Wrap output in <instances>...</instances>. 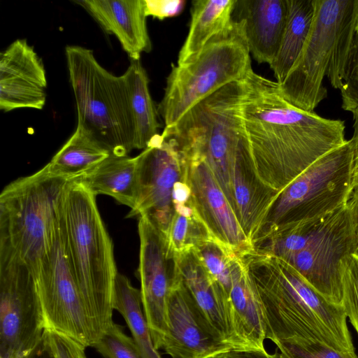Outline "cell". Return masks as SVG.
Instances as JSON below:
<instances>
[{"instance_id":"52a82bcc","label":"cell","mask_w":358,"mask_h":358,"mask_svg":"<svg viewBox=\"0 0 358 358\" xmlns=\"http://www.w3.org/2000/svg\"><path fill=\"white\" fill-rule=\"evenodd\" d=\"M242 20H233L187 62L172 65L158 111L165 124L175 126L194 106L227 85L243 80L252 70Z\"/></svg>"},{"instance_id":"5b68a950","label":"cell","mask_w":358,"mask_h":358,"mask_svg":"<svg viewBox=\"0 0 358 358\" xmlns=\"http://www.w3.org/2000/svg\"><path fill=\"white\" fill-rule=\"evenodd\" d=\"M71 180L46 164L8 184L0 195V241L7 244L34 278L52 246L62 200Z\"/></svg>"},{"instance_id":"f546056e","label":"cell","mask_w":358,"mask_h":358,"mask_svg":"<svg viewBox=\"0 0 358 358\" xmlns=\"http://www.w3.org/2000/svg\"><path fill=\"white\" fill-rule=\"evenodd\" d=\"M213 237L197 213L191 215L174 213L166 237L168 258L172 260L175 256L194 250Z\"/></svg>"},{"instance_id":"7a4b0ae2","label":"cell","mask_w":358,"mask_h":358,"mask_svg":"<svg viewBox=\"0 0 358 358\" xmlns=\"http://www.w3.org/2000/svg\"><path fill=\"white\" fill-rule=\"evenodd\" d=\"M239 257L260 299L266 339L299 338L355 352L342 306L328 301L281 258L253 250Z\"/></svg>"},{"instance_id":"74e56055","label":"cell","mask_w":358,"mask_h":358,"mask_svg":"<svg viewBox=\"0 0 358 358\" xmlns=\"http://www.w3.org/2000/svg\"><path fill=\"white\" fill-rule=\"evenodd\" d=\"M213 358H287L277 348L273 354H269L267 352L258 350H230L227 352L219 354Z\"/></svg>"},{"instance_id":"30bf717a","label":"cell","mask_w":358,"mask_h":358,"mask_svg":"<svg viewBox=\"0 0 358 358\" xmlns=\"http://www.w3.org/2000/svg\"><path fill=\"white\" fill-rule=\"evenodd\" d=\"M45 331L34 277L0 241V358H27L41 343Z\"/></svg>"},{"instance_id":"9a60e30c","label":"cell","mask_w":358,"mask_h":358,"mask_svg":"<svg viewBox=\"0 0 358 358\" xmlns=\"http://www.w3.org/2000/svg\"><path fill=\"white\" fill-rule=\"evenodd\" d=\"M196 211L211 235L237 255L252 250L232 207L206 162L181 150Z\"/></svg>"},{"instance_id":"7402d4cb","label":"cell","mask_w":358,"mask_h":358,"mask_svg":"<svg viewBox=\"0 0 358 358\" xmlns=\"http://www.w3.org/2000/svg\"><path fill=\"white\" fill-rule=\"evenodd\" d=\"M232 186L234 213L251 243L279 192L267 186L258 176L250 145L236 158Z\"/></svg>"},{"instance_id":"44dd1931","label":"cell","mask_w":358,"mask_h":358,"mask_svg":"<svg viewBox=\"0 0 358 358\" xmlns=\"http://www.w3.org/2000/svg\"><path fill=\"white\" fill-rule=\"evenodd\" d=\"M287 17V0H236L233 20H242L250 54L269 66L280 46Z\"/></svg>"},{"instance_id":"603a6c76","label":"cell","mask_w":358,"mask_h":358,"mask_svg":"<svg viewBox=\"0 0 358 358\" xmlns=\"http://www.w3.org/2000/svg\"><path fill=\"white\" fill-rule=\"evenodd\" d=\"M138 156L110 155L92 170L73 180L83 184L95 196L106 194L134 208L138 196Z\"/></svg>"},{"instance_id":"e0dca14e","label":"cell","mask_w":358,"mask_h":358,"mask_svg":"<svg viewBox=\"0 0 358 358\" xmlns=\"http://www.w3.org/2000/svg\"><path fill=\"white\" fill-rule=\"evenodd\" d=\"M47 78L42 59L26 39L13 41L0 55V109H43Z\"/></svg>"},{"instance_id":"484cf974","label":"cell","mask_w":358,"mask_h":358,"mask_svg":"<svg viewBox=\"0 0 358 358\" xmlns=\"http://www.w3.org/2000/svg\"><path fill=\"white\" fill-rule=\"evenodd\" d=\"M110 155L87 130L77 124L74 133L47 165L52 175L73 180Z\"/></svg>"},{"instance_id":"e575fe53","label":"cell","mask_w":358,"mask_h":358,"mask_svg":"<svg viewBox=\"0 0 358 358\" xmlns=\"http://www.w3.org/2000/svg\"><path fill=\"white\" fill-rule=\"evenodd\" d=\"M340 90L343 109L352 115L358 113V29L347 59Z\"/></svg>"},{"instance_id":"83f0119b","label":"cell","mask_w":358,"mask_h":358,"mask_svg":"<svg viewBox=\"0 0 358 358\" xmlns=\"http://www.w3.org/2000/svg\"><path fill=\"white\" fill-rule=\"evenodd\" d=\"M287 17L277 55L270 65L281 84L298 58L309 34L315 13V0H287Z\"/></svg>"},{"instance_id":"277c9868","label":"cell","mask_w":358,"mask_h":358,"mask_svg":"<svg viewBox=\"0 0 358 358\" xmlns=\"http://www.w3.org/2000/svg\"><path fill=\"white\" fill-rule=\"evenodd\" d=\"M358 29V0H315L311 28L303 47L284 81L283 96L309 112L327 96V77L342 87L347 59Z\"/></svg>"},{"instance_id":"8d00e7d4","label":"cell","mask_w":358,"mask_h":358,"mask_svg":"<svg viewBox=\"0 0 358 358\" xmlns=\"http://www.w3.org/2000/svg\"><path fill=\"white\" fill-rule=\"evenodd\" d=\"M147 16L159 20L178 15L183 10L184 0H145Z\"/></svg>"},{"instance_id":"3957f363","label":"cell","mask_w":358,"mask_h":358,"mask_svg":"<svg viewBox=\"0 0 358 358\" xmlns=\"http://www.w3.org/2000/svg\"><path fill=\"white\" fill-rule=\"evenodd\" d=\"M95 198L83 184L71 180L62 200L59 227L70 268L99 339L114 323L118 272Z\"/></svg>"},{"instance_id":"d6a6232c","label":"cell","mask_w":358,"mask_h":358,"mask_svg":"<svg viewBox=\"0 0 358 358\" xmlns=\"http://www.w3.org/2000/svg\"><path fill=\"white\" fill-rule=\"evenodd\" d=\"M92 348L103 358H143L132 337L125 334L122 326L115 322Z\"/></svg>"},{"instance_id":"f35d334b","label":"cell","mask_w":358,"mask_h":358,"mask_svg":"<svg viewBox=\"0 0 358 358\" xmlns=\"http://www.w3.org/2000/svg\"><path fill=\"white\" fill-rule=\"evenodd\" d=\"M352 222L358 245V179L353 182V187L348 201Z\"/></svg>"},{"instance_id":"836d02e7","label":"cell","mask_w":358,"mask_h":358,"mask_svg":"<svg viewBox=\"0 0 358 358\" xmlns=\"http://www.w3.org/2000/svg\"><path fill=\"white\" fill-rule=\"evenodd\" d=\"M342 306L346 316L358 334V252L343 262Z\"/></svg>"},{"instance_id":"ab89813d","label":"cell","mask_w":358,"mask_h":358,"mask_svg":"<svg viewBox=\"0 0 358 358\" xmlns=\"http://www.w3.org/2000/svg\"><path fill=\"white\" fill-rule=\"evenodd\" d=\"M353 115V134L350 139L353 149V182L358 179V113Z\"/></svg>"},{"instance_id":"4316f807","label":"cell","mask_w":358,"mask_h":358,"mask_svg":"<svg viewBox=\"0 0 358 358\" xmlns=\"http://www.w3.org/2000/svg\"><path fill=\"white\" fill-rule=\"evenodd\" d=\"M339 209L257 236L251 242L252 250L281 259L303 250L323 234Z\"/></svg>"},{"instance_id":"ac0fdd59","label":"cell","mask_w":358,"mask_h":358,"mask_svg":"<svg viewBox=\"0 0 358 358\" xmlns=\"http://www.w3.org/2000/svg\"><path fill=\"white\" fill-rule=\"evenodd\" d=\"M180 278L215 336L232 349L231 309L229 299L209 275L194 250L172 259Z\"/></svg>"},{"instance_id":"d590c367","label":"cell","mask_w":358,"mask_h":358,"mask_svg":"<svg viewBox=\"0 0 358 358\" xmlns=\"http://www.w3.org/2000/svg\"><path fill=\"white\" fill-rule=\"evenodd\" d=\"M44 337L55 358H87L86 348L65 335L46 329Z\"/></svg>"},{"instance_id":"d4e9b609","label":"cell","mask_w":358,"mask_h":358,"mask_svg":"<svg viewBox=\"0 0 358 358\" xmlns=\"http://www.w3.org/2000/svg\"><path fill=\"white\" fill-rule=\"evenodd\" d=\"M236 0H194L187 36L178 57L182 64L196 54L214 36L229 27Z\"/></svg>"},{"instance_id":"60d3db41","label":"cell","mask_w":358,"mask_h":358,"mask_svg":"<svg viewBox=\"0 0 358 358\" xmlns=\"http://www.w3.org/2000/svg\"><path fill=\"white\" fill-rule=\"evenodd\" d=\"M27 358H55V357L43 336L41 343Z\"/></svg>"},{"instance_id":"f1b7e54d","label":"cell","mask_w":358,"mask_h":358,"mask_svg":"<svg viewBox=\"0 0 358 358\" xmlns=\"http://www.w3.org/2000/svg\"><path fill=\"white\" fill-rule=\"evenodd\" d=\"M114 310L124 319L143 358H162L155 348L145 318L140 289L124 275L117 273L115 282Z\"/></svg>"},{"instance_id":"ffe728a7","label":"cell","mask_w":358,"mask_h":358,"mask_svg":"<svg viewBox=\"0 0 358 358\" xmlns=\"http://www.w3.org/2000/svg\"><path fill=\"white\" fill-rule=\"evenodd\" d=\"M230 266L233 349L266 352L264 344L266 339L265 321L255 285L241 257L235 253Z\"/></svg>"},{"instance_id":"ba28073f","label":"cell","mask_w":358,"mask_h":358,"mask_svg":"<svg viewBox=\"0 0 358 358\" xmlns=\"http://www.w3.org/2000/svg\"><path fill=\"white\" fill-rule=\"evenodd\" d=\"M66 57L76 99L78 123L112 155L134 149L126 83L103 68L92 50L68 45Z\"/></svg>"},{"instance_id":"7c38bea8","label":"cell","mask_w":358,"mask_h":358,"mask_svg":"<svg viewBox=\"0 0 358 358\" xmlns=\"http://www.w3.org/2000/svg\"><path fill=\"white\" fill-rule=\"evenodd\" d=\"M138 196L128 217H145L165 236L174 215V185L185 178V164L172 137L156 136L138 155Z\"/></svg>"},{"instance_id":"1f68e13d","label":"cell","mask_w":358,"mask_h":358,"mask_svg":"<svg viewBox=\"0 0 358 358\" xmlns=\"http://www.w3.org/2000/svg\"><path fill=\"white\" fill-rule=\"evenodd\" d=\"M287 358H358L355 352H341L317 341L290 338L274 343Z\"/></svg>"},{"instance_id":"4fadbf2b","label":"cell","mask_w":358,"mask_h":358,"mask_svg":"<svg viewBox=\"0 0 358 358\" xmlns=\"http://www.w3.org/2000/svg\"><path fill=\"white\" fill-rule=\"evenodd\" d=\"M356 252L358 245L348 203L319 238L282 259L328 301L342 306L343 262Z\"/></svg>"},{"instance_id":"8fae6325","label":"cell","mask_w":358,"mask_h":358,"mask_svg":"<svg viewBox=\"0 0 358 358\" xmlns=\"http://www.w3.org/2000/svg\"><path fill=\"white\" fill-rule=\"evenodd\" d=\"M34 279L45 330L65 335L86 348L92 347L97 334L70 268L59 222L52 246Z\"/></svg>"},{"instance_id":"8992f818","label":"cell","mask_w":358,"mask_h":358,"mask_svg":"<svg viewBox=\"0 0 358 358\" xmlns=\"http://www.w3.org/2000/svg\"><path fill=\"white\" fill-rule=\"evenodd\" d=\"M242 80L229 83L207 97L161 134L175 138L181 150L206 162L234 212V164L240 151L250 145L242 117Z\"/></svg>"},{"instance_id":"d6986e66","label":"cell","mask_w":358,"mask_h":358,"mask_svg":"<svg viewBox=\"0 0 358 358\" xmlns=\"http://www.w3.org/2000/svg\"><path fill=\"white\" fill-rule=\"evenodd\" d=\"M108 34L120 41L130 60H140L152 50L145 0L76 1Z\"/></svg>"},{"instance_id":"2e32d148","label":"cell","mask_w":358,"mask_h":358,"mask_svg":"<svg viewBox=\"0 0 358 358\" xmlns=\"http://www.w3.org/2000/svg\"><path fill=\"white\" fill-rule=\"evenodd\" d=\"M168 322L169 334L162 350L171 358H213L233 350L215 336L173 270L168 300Z\"/></svg>"},{"instance_id":"6da1fadb","label":"cell","mask_w":358,"mask_h":358,"mask_svg":"<svg viewBox=\"0 0 358 358\" xmlns=\"http://www.w3.org/2000/svg\"><path fill=\"white\" fill-rule=\"evenodd\" d=\"M242 82V117L255 166L263 182L278 192L347 141L344 121L294 106L277 82L252 69Z\"/></svg>"},{"instance_id":"4dcf8cb0","label":"cell","mask_w":358,"mask_h":358,"mask_svg":"<svg viewBox=\"0 0 358 358\" xmlns=\"http://www.w3.org/2000/svg\"><path fill=\"white\" fill-rule=\"evenodd\" d=\"M194 251L229 300L232 285L230 262L234 252L213 237L203 242Z\"/></svg>"},{"instance_id":"5bb4252c","label":"cell","mask_w":358,"mask_h":358,"mask_svg":"<svg viewBox=\"0 0 358 358\" xmlns=\"http://www.w3.org/2000/svg\"><path fill=\"white\" fill-rule=\"evenodd\" d=\"M138 278L143 312L155 348L162 350L169 334L168 300L171 285L165 236L148 219L138 218Z\"/></svg>"},{"instance_id":"9c48e42d","label":"cell","mask_w":358,"mask_h":358,"mask_svg":"<svg viewBox=\"0 0 358 358\" xmlns=\"http://www.w3.org/2000/svg\"><path fill=\"white\" fill-rule=\"evenodd\" d=\"M352 187L353 149L349 139L317 159L278 194L254 238L335 212L348 203Z\"/></svg>"},{"instance_id":"cb8c5ba5","label":"cell","mask_w":358,"mask_h":358,"mask_svg":"<svg viewBox=\"0 0 358 358\" xmlns=\"http://www.w3.org/2000/svg\"><path fill=\"white\" fill-rule=\"evenodd\" d=\"M127 86L134 132V149L147 148L161 127L149 90L148 74L140 60H130L122 74Z\"/></svg>"}]
</instances>
